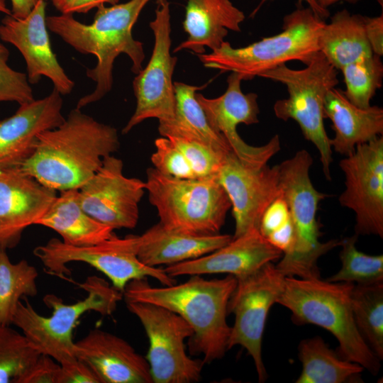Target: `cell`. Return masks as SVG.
<instances>
[{
	"instance_id": "1",
	"label": "cell",
	"mask_w": 383,
	"mask_h": 383,
	"mask_svg": "<svg viewBox=\"0 0 383 383\" xmlns=\"http://www.w3.org/2000/svg\"><path fill=\"white\" fill-rule=\"evenodd\" d=\"M120 147L117 130L75 108L41 133L33 154L17 167L55 191L79 189Z\"/></svg>"
},
{
	"instance_id": "2",
	"label": "cell",
	"mask_w": 383,
	"mask_h": 383,
	"mask_svg": "<svg viewBox=\"0 0 383 383\" xmlns=\"http://www.w3.org/2000/svg\"><path fill=\"white\" fill-rule=\"evenodd\" d=\"M190 276L184 282L162 287H152L148 278L134 279L126 286L123 296L126 301L150 303L179 315L194 331L189 339L191 353L202 355L204 363L210 364L228 350V304L237 279L231 274L211 279Z\"/></svg>"
},
{
	"instance_id": "3",
	"label": "cell",
	"mask_w": 383,
	"mask_h": 383,
	"mask_svg": "<svg viewBox=\"0 0 383 383\" xmlns=\"http://www.w3.org/2000/svg\"><path fill=\"white\" fill-rule=\"evenodd\" d=\"M149 1L129 0L111 6H100L91 24L78 21L73 14L46 18L48 30L77 52L95 55L97 60L96 66L87 70V76L96 84L95 89L82 97L76 108L81 109L96 102L111 91L113 63L121 54L129 57L133 73L137 74L143 70V44L133 38L132 28Z\"/></svg>"
},
{
	"instance_id": "4",
	"label": "cell",
	"mask_w": 383,
	"mask_h": 383,
	"mask_svg": "<svg viewBox=\"0 0 383 383\" xmlns=\"http://www.w3.org/2000/svg\"><path fill=\"white\" fill-rule=\"evenodd\" d=\"M353 283L317 279L285 278L277 303L292 312L296 324H314L329 331L338 342V354L376 375L380 360L356 326L351 303Z\"/></svg>"
},
{
	"instance_id": "5",
	"label": "cell",
	"mask_w": 383,
	"mask_h": 383,
	"mask_svg": "<svg viewBox=\"0 0 383 383\" xmlns=\"http://www.w3.org/2000/svg\"><path fill=\"white\" fill-rule=\"evenodd\" d=\"M325 23L310 7L299 5L284 17L279 34L243 48L224 41L210 53L196 55L205 67L237 72L249 80L287 62L307 65L320 52L319 36Z\"/></svg>"
},
{
	"instance_id": "6",
	"label": "cell",
	"mask_w": 383,
	"mask_h": 383,
	"mask_svg": "<svg viewBox=\"0 0 383 383\" xmlns=\"http://www.w3.org/2000/svg\"><path fill=\"white\" fill-rule=\"evenodd\" d=\"M80 286L87 296L74 304H64L55 294L45 296L44 303L52 310L50 316L39 314L23 297L25 302L19 301L12 321L40 355L50 356L61 365L77 359L72 337L80 317L90 311L111 315L123 298L121 292L95 275L88 277Z\"/></svg>"
},
{
	"instance_id": "7",
	"label": "cell",
	"mask_w": 383,
	"mask_h": 383,
	"mask_svg": "<svg viewBox=\"0 0 383 383\" xmlns=\"http://www.w3.org/2000/svg\"><path fill=\"white\" fill-rule=\"evenodd\" d=\"M313 158L306 150L277 165L282 196L286 200L294 230V244L275 265L285 276L301 279L320 278L318 260L340 240H319L321 235L316 218L318 204L328 196L318 191L309 177Z\"/></svg>"
},
{
	"instance_id": "8",
	"label": "cell",
	"mask_w": 383,
	"mask_h": 383,
	"mask_svg": "<svg viewBox=\"0 0 383 383\" xmlns=\"http://www.w3.org/2000/svg\"><path fill=\"white\" fill-rule=\"evenodd\" d=\"M146 177L149 201L165 227L199 235L220 233L231 203L216 177L180 179L154 167Z\"/></svg>"
},
{
	"instance_id": "9",
	"label": "cell",
	"mask_w": 383,
	"mask_h": 383,
	"mask_svg": "<svg viewBox=\"0 0 383 383\" xmlns=\"http://www.w3.org/2000/svg\"><path fill=\"white\" fill-rule=\"evenodd\" d=\"M338 74L319 52L304 69L282 65L259 75L287 87L288 97L274 103V114L281 120L293 119L299 124L304 138L319 152L323 172L328 181L333 150L324 127L323 105L327 93L339 82Z\"/></svg>"
},
{
	"instance_id": "10",
	"label": "cell",
	"mask_w": 383,
	"mask_h": 383,
	"mask_svg": "<svg viewBox=\"0 0 383 383\" xmlns=\"http://www.w3.org/2000/svg\"><path fill=\"white\" fill-rule=\"evenodd\" d=\"M138 235L119 238L113 234L99 243L77 247L67 245L57 238H52L45 245L37 246L34 255L43 265L49 274L67 279L71 262H82L105 274L112 286L123 293L132 280L152 277L163 286L177 282L162 267H150L143 263L137 255Z\"/></svg>"
},
{
	"instance_id": "11",
	"label": "cell",
	"mask_w": 383,
	"mask_h": 383,
	"mask_svg": "<svg viewBox=\"0 0 383 383\" xmlns=\"http://www.w3.org/2000/svg\"><path fill=\"white\" fill-rule=\"evenodd\" d=\"M127 309L140 321L149 340L147 359L152 383L199 382L203 360L190 357L184 340L192 327L177 313L146 302L126 301Z\"/></svg>"
},
{
	"instance_id": "12",
	"label": "cell",
	"mask_w": 383,
	"mask_h": 383,
	"mask_svg": "<svg viewBox=\"0 0 383 383\" xmlns=\"http://www.w3.org/2000/svg\"><path fill=\"white\" fill-rule=\"evenodd\" d=\"M286 277L272 262L237 279L228 304V313L235 316L231 327L228 350L235 345L245 348L253 360L260 382L267 374L262 356L263 332L270 308L283 292Z\"/></svg>"
},
{
	"instance_id": "13",
	"label": "cell",
	"mask_w": 383,
	"mask_h": 383,
	"mask_svg": "<svg viewBox=\"0 0 383 383\" xmlns=\"http://www.w3.org/2000/svg\"><path fill=\"white\" fill-rule=\"evenodd\" d=\"M155 17L150 23L155 36L150 59L133 82L136 98L135 110L122 130L127 134L131 129L148 118L159 122L173 118L175 96L172 75L177 57L172 56L170 4L167 0H157Z\"/></svg>"
},
{
	"instance_id": "14",
	"label": "cell",
	"mask_w": 383,
	"mask_h": 383,
	"mask_svg": "<svg viewBox=\"0 0 383 383\" xmlns=\"http://www.w3.org/2000/svg\"><path fill=\"white\" fill-rule=\"evenodd\" d=\"M345 176L340 204L355 214V234L383 238V136L358 145L339 162Z\"/></svg>"
},
{
	"instance_id": "15",
	"label": "cell",
	"mask_w": 383,
	"mask_h": 383,
	"mask_svg": "<svg viewBox=\"0 0 383 383\" xmlns=\"http://www.w3.org/2000/svg\"><path fill=\"white\" fill-rule=\"evenodd\" d=\"M243 77L231 72L227 79L226 91L214 99L206 98L200 93L195 96L203 109L210 126L221 133L228 142L231 151L243 163L259 167L280 150L278 135H274L265 145L252 146L239 135L237 126L243 123H257L260 109L255 93L244 94L240 87Z\"/></svg>"
},
{
	"instance_id": "16",
	"label": "cell",
	"mask_w": 383,
	"mask_h": 383,
	"mask_svg": "<svg viewBox=\"0 0 383 383\" xmlns=\"http://www.w3.org/2000/svg\"><path fill=\"white\" fill-rule=\"evenodd\" d=\"M123 170V161L109 155L96 174L78 189L83 210L113 230L136 226L138 204L145 190L144 182L126 177Z\"/></svg>"
},
{
	"instance_id": "17",
	"label": "cell",
	"mask_w": 383,
	"mask_h": 383,
	"mask_svg": "<svg viewBox=\"0 0 383 383\" xmlns=\"http://www.w3.org/2000/svg\"><path fill=\"white\" fill-rule=\"evenodd\" d=\"M217 179L231 203L235 223L232 238L258 229L265 209L282 194L277 165L252 167L232 151L225 155Z\"/></svg>"
},
{
	"instance_id": "18",
	"label": "cell",
	"mask_w": 383,
	"mask_h": 383,
	"mask_svg": "<svg viewBox=\"0 0 383 383\" xmlns=\"http://www.w3.org/2000/svg\"><path fill=\"white\" fill-rule=\"evenodd\" d=\"M46 3L38 0L25 18L6 15L0 24V38L15 46L26 63L30 84L39 82L41 77L50 79L61 95L72 92L74 82L65 73L53 52L45 16Z\"/></svg>"
},
{
	"instance_id": "19",
	"label": "cell",
	"mask_w": 383,
	"mask_h": 383,
	"mask_svg": "<svg viewBox=\"0 0 383 383\" xmlns=\"http://www.w3.org/2000/svg\"><path fill=\"white\" fill-rule=\"evenodd\" d=\"M56 191L17 167L0 168V246L10 249L50 208Z\"/></svg>"
},
{
	"instance_id": "20",
	"label": "cell",
	"mask_w": 383,
	"mask_h": 383,
	"mask_svg": "<svg viewBox=\"0 0 383 383\" xmlns=\"http://www.w3.org/2000/svg\"><path fill=\"white\" fill-rule=\"evenodd\" d=\"M62 95L53 89L47 96L20 105L0 121V168L21 165L33 152L39 135L65 120Z\"/></svg>"
},
{
	"instance_id": "21",
	"label": "cell",
	"mask_w": 383,
	"mask_h": 383,
	"mask_svg": "<svg viewBox=\"0 0 383 383\" xmlns=\"http://www.w3.org/2000/svg\"><path fill=\"white\" fill-rule=\"evenodd\" d=\"M282 252L252 229L218 250L198 258L164 267L172 277L182 275L228 274L239 279L248 276L268 262L279 260Z\"/></svg>"
},
{
	"instance_id": "22",
	"label": "cell",
	"mask_w": 383,
	"mask_h": 383,
	"mask_svg": "<svg viewBox=\"0 0 383 383\" xmlns=\"http://www.w3.org/2000/svg\"><path fill=\"white\" fill-rule=\"evenodd\" d=\"M75 356L100 383H152L147 359L126 340L94 328L75 342Z\"/></svg>"
},
{
	"instance_id": "23",
	"label": "cell",
	"mask_w": 383,
	"mask_h": 383,
	"mask_svg": "<svg viewBox=\"0 0 383 383\" xmlns=\"http://www.w3.org/2000/svg\"><path fill=\"white\" fill-rule=\"evenodd\" d=\"M245 14L231 0H187L183 28L187 38L174 52L189 50L205 53L221 46L229 30L240 32Z\"/></svg>"
},
{
	"instance_id": "24",
	"label": "cell",
	"mask_w": 383,
	"mask_h": 383,
	"mask_svg": "<svg viewBox=\"0 0 383 383\" xmlns=\"http://www.w3.org/2000/svg\"><path fill=\"white\" fill-rule=\"evenodd\" d=\"M231 240L228 234L199 235L177 231L159 222L138 235L137 255L148 266H167L207 255Z\"/></svg>"
},
{
	"instance_id": "25",
	"label": "cell",
	"mask_w": 383,
	"mask_h": 383,
	"mask_svg": "<svg viewBox=\"0 0 383 383\" xmlns=\"http://www.w3.org/2000/svg\"><path fill=\"white\" fill-rule=\"evenodd\" d=\"M325 118L332 122V150L342 155L353 153L357 145L383 134V109L378 106L362 109L353 104L343 90L331 89L324 99Z\"/></svg>"
},
{
	"instance_id": "26",
	"label": "cell",
	"mask_w": 383,
	"mask_h": 383,
	"mask_svg": "<svg viewBox=\"0 0 383 383\" xmlns=\"http://www.w3.org/2000/svg\"><path fill=\"white\" fill-rule=\"evenodd\" d=\"M35 225L50 228L67 245L82 247L111 238L113 229L90 216L82 208L78 189L62 191Z\"/></svg>"
},
{
	"instance_id": "27",
	"label": "cell",
	"mask_w": 383,
	"mask_h": 383,
	"mask_svg": "<svg viewBox=\"0 0 383 383\" xmlns=\"http://www.w3.org/2000/svg\"><path fill=\"white\" fill-rule=\"evenodd\" d=\"M365 17L343 9L325 23L319 50L336 70L373 54L366 35Z\"/></svg>"
},
{
	"instance_id": "28",
	"label": "cell",
	"mask_w": 383,
	"mask_h": 383,
	"mask_svg": "<svg viewBox=\"0 0 383 383\" xmlns=\"http://www.w3.org/2000/svg\"><path fill=\"white\" fill-rule=\"evenodd\" d=\"M201 89L202 87L174 82V115L170 121L159 122L158 131L164 137L182 136L196 139L227 153L231 150L228 142L210 126L196 99V91Z\"/></svg>"
},
{
	"instance_id": "29",
	"label": "cell",
	"mask_w": 383,
	"mask_h": 383,
	"mask_svg": "<svg viewBox=\"0 0 383 383\" xmlns=\"http://www.w3.org/2000/svg\"><path fill=\"white\" fill-rule=\"evenodd\" d=\"M299 358L302 370L296 383L357 382L365 370L340 357L319 336L300 342Z\"/></svg>"
},
{
	"instance_id": "30",
	"label": "cell",
	"mask_w": 383,
	"mask_h": 383,
	"mask_svg": "<svg viewBox=\"0 0 383 383\" xmlns=\"http://www.w3.org/2000/svg\"><path fill=\"white\" fill-rule=\"evenodd\" d=\"M38 272L26 260L12 263L0 246V325L11 326L21 299L38 294Z\"/></svg>"
},
{
	"instance_id": "31",
	"label": "cell",
	"mask_w": 383,
	"mask_h": 383,
	"mask_svg": "<svg viewBox=\"0 0 383 383\" xmlns=\"http://www.w3.org/2000/svg\"><path fill=\"white\" fill-rule=\"evenodd\" d=\"M354 319L360 334L383 359V282L354 284L351 292Z\"/></svg>"
},
{
	"instance_id": "32",
	"label": "cell",
	"mask_w": 383,
	"mask_h": 383,
	"mask_svg": "<svg viewBox=\"0 0 383 383\" xmlns=\"http://www.w3.org/2000/svg\"><path fill=\"white\" fill-rule=\"evenodd\" d=\"M340 71L346 87L343 92L347 99L357 107H370L371 99L382 85L381 57L372 54L347 65Z\"/></svg>"
},
{
	"instance_id": "33",
	"label": "cell",
	"mask_w": 383,
	"mask_h": 383,
	"mask_svg": "<svg viewBox=\"0 0 383 383\" xmlns=\"http://www.w3.org/2000/svg\"><path fill=\"white\" fill-rule=\"evenodd\" d=\"M357 235L340 240V270L326 281L356 282L357 284L383 282V255H370L359 251L355 243Z\"/></svg>"
},
{
	"instance_id": "34",
	"label": "cell",
	"mask_w": 383,
	"mask_h": 383,
	"mask_svg": "<svg viewBox=\"0 0 383 383\" xmlns=\"http://www.w3.org/2000/svg\"><path fill=\"white\" fill-rule=\"evenodd\" d=\"M40 355L23 333L0 325V383H18Z\"/></svg>"
},
{
	"instance_id": "35",
	"label": "cell",
	"mask_w": 383,
	"mask_h": 383,
	"mask_svg": "<svg viewBox=\"0 0 383 383\" xmlns=\"http://www.w3.org/2000/svg\"><path fill=\"white\" fill-rule=\"evenodd\" d=\"M167 138L183 152L197 178H217L223 158L228 152H220L201 140L191 138Z\"/></svg>"
},
{
	"instance_id": "36",
	"label": "cell",
	"mask_w": 383,
	"mask_h": 383,
	"mask_svg": "<svg viewBox=\"0 0 383 383\" xmlns=\"http://www.w3.org/2000/svg\"><path fill=\"white\" fill-rule=\"evenodd\" d=\"M155 146L150 160L157 171L180 179L197 178L183 152L168 138H157Z\"/></svg>"
},
{
	"instance_id": "37",
	"label": "cell",
	"mask_w": 383,
	"mask_h": 383,
	"mask_svg": "<svg viewBox=\"0 0 383 383\" xmlns=\"http://www.w3.org/2000/svg\"><path fill=\"white\" fill-rule=\"evenodd\" d=\"M9 50L0 43V102L15 101L23 105L35 99L27 75L11 68Z\"/></svg>"
},
{
	"instance_id": "38",
	"label": "cell",
	"mask_w": 383,
	"mask_h": 383,
	"mask_svg": "<svg viewBox=\"0 0 383 383\" xmlns=\"http://www.w3.org/2000/svg\"><path fill=\"white\" fill-rule=\"evenodd\" d=\"M60 365L53 358L40 355L18 383H57Z\"/></svg>"
},
{
	"instance_id": "39",
	"label": "cell",
	"mask_w": 383,
	"mask_h": 383,
	"mask_svg": "<svg viewBox=\"0 0 383 383\" xmlns=\"http://www.w3.org/2000/svg\"><path fill=\"white\" fill-rule=\"evenodd\" d=\"M290 219L289 209L282 196L277 197L264 211L259 225L260 233L266 238Z\"/></svg>"
},
{
	"instance_id": "40",
	"label": "cell",
	"mask_w": 383,
	"mask_h": 383,
	"mask_svg": "<svg viewBox=\"0 0 383 383\" xmlns=\"http://www.w3.org/2000/svg\"><path fill=\"white\" fill-rule=\"evenodd\" d=\"M57 383H100V382L87 365L77 359L73 362L60 365Z\"/></svg>"
},
{
	"instance_id": "41",
	"label": "cell",
	"mask_w": 383,
	"mask_h": 383,
	"mask_svg": "<svg viewBox=\"0 0 383 383\" xmlns=\"http://www.w3.org/2000/svg\"><path fill=\"white\" fill-rule=\"evenodd\" d=\"M119 0H52L55 9L63 14L86 13L106 4L114 5Z\"/></svg>"
},
{
	"instance_id": "42",
	"label": "cell",
	"mask_w": 383,
	"mask_h": 383,
	"mask_svg": "<svg viewBox=\"0 0 383 383\" xmlns=\"http://www.w3.org/2000/svg\"><path fill=\"white\" fill-rule=\"evenodd\" d=\"M365 32L373 54L383 55V15L365 17Z\"/></svg>"
},
{
	"instance_id": "43",
	"label": "cell",
	"mask_w": 383,
	"mask_h": 383,
	"mask_svg": "<svg viewBox=\"0 0 383 383\" xmlns=\"http://www.w3.org/2000/svg\"><path fill=\"white\" fill-rule=\"evenodd\" d=\"M274 247L285 253L290 250L294 241V230L290 219L265 238Z\"/></svg>"
},
{
	"instance_id": "44",
	"label": "cell",
	"mask_w": 383,
	"mask_h": 383,
	"mask_svg": "<svg viewBox=\"0 0 383 383\" xmlns=\"http://www.w3.org/2000/svg\"><path fill=\"white\" fill-rule=\"evenodd\" d=\"M11 15L23 18L27 16L35 6L38 0H11Z\"/></svg>"
},
{
	"instance_id": "45",
	"label": "cell",
	"mask_w": 383,
	"mask_h": 383,
	"mask_svg": "<svg viewBox=\"0 0 383 383\" xmlns=\"http://www.w3.org/2000/svg\"><path fill=\"white\" fill-rule=\"evenodd\" d=\"M266 1L267 0H262L260 5ZM303 2L306 3L315 14L323 20L326 19L330 16L328 9L321 8L315 0H298L299 5H302Z\"/></svg>"
},
{
	"instance_id": "46",
	"label": "cell",
	"mask_w": 383,
	"mask_h": 383,
	"mask_svg": "<svg viewBox=\"0 0 383 383\" xmlns=\"http://www.w3.org/2000/svg\"><path fill=\"white\" fill-rule=\"evenodd\" d=\"M316 3L323 9H328V7L339 1H345L349 4H356L360 0H315Z\"/></svg>"
},
{
	"instance_id": "47",
	"label": "cell",
	"mask_w": 383,
	"mask_h": 383,
	"mask_svg": "<svg viewBox=\"0 0 383 383\" xmlns=\"http://www.w3.org/2000/svg\"><path fill=\"white\" fill-rule=\"evenodd\" d=\"M0 12L6 15H11V11L7 8L5 0H0Z\"/></svg>"
},
{
	"instance_id": "48",
	"label": "cell",
	"mask_w": 383,
	"mask_h": 383,
	"mask_svg": "<svg viewBox=\"0 0 383 383\" xmlns=\"http://www.w3.org/2000/svg\"><path fill=\"white\" fill-rule=\"evenodd\" d=\"M45 1H47V0H45Z\"/></svg>"
}]
</instances>
